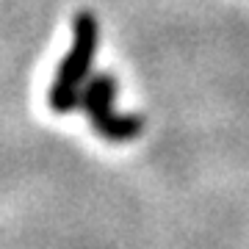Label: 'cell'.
<instances>
[{"mask_svg": "<svg viewBox=\"0 0 249 249\" xmlns=\"http://www.w3.org/2000/svg\"><path fill=\"white\" fill-rule=\"evenodd\" d=\"M100 47V19L94 11H78L72 17V42L53 75L47 106L53 114H72L80 108V94L94 75V55Z\"/></svg>", "mask_w": 249, "mask_h": 249, "instance_id": "6da1fadb", "label": "cell"}, {"mask_svg": "<svg viewBox=\"0 0 249 249\" xmlns=\"http://www.w3.org/2000/svg\"><path fill=\"white\" fill-rule=\"evenodd\" d=\"M116 78L111 72H94L80 94V111L86 114L91 130L106 142L124 144L144 133V119L139 114H124L114 108Z\"/></svg>", "mask_w": 249, "mask_h": 249, "instance_id": "7a4b0ae2", "label": "cell"}]
</instances>
